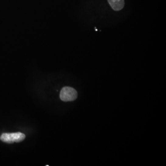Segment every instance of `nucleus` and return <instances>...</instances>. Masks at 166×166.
<instances>
[{"mask_svg":"<svg viewBox=\"0 0 166 166\" xmlns=\"http://www.w3.org/2000/svg\"><path fill=\"white\" fill-rule=\"evenodd\" d=\"M26 136L22 133H5L2 135L0 139L2 141L8 144L19 143L25 140Z\"/></svg>","mask_w":166,"mask_h":166,"instance_id":"f257e3e1","label":"nucleus"},{"mask_svg":"<svg viewBox=\"0 0 166 166\" xmlns=\"http://www.w3.org/2000/svg\"><path fill=\"white\" fill-rule=\"evenodd\" d=\"M78 96L77 91L71 87H63L60 94L61 99L64 102L73 101L76 99Z\"/></svg>","mask_w":166,"mask_h":166,"instance_id":"f03ea898","label":"nucleus"},{"mask_svg":"<svg viewBox=\"0 0 166 166\" xmlns=\"http://www.w3.org/2000/svg\"><path fill=\"white\" fill-rule=\"evenodd\" d=\"M109 4L113 10L116 11L121 10L124 8V0H108Z\"/></svg>","mask_w":166,"mask_h":166,"instance_id":"7ed1b4c3","label":"nucleus"}]
</instances>
